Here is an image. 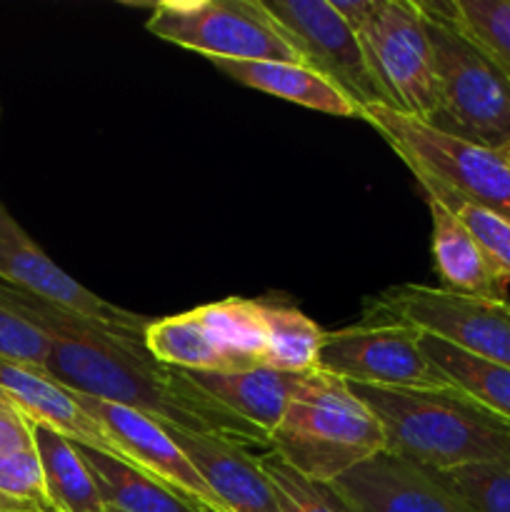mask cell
Segmentation results:
<instances>
[{
  "label": "cell",
  "instance_id": "cell-33",
  "mask_svg": "<svg viewBox=\"0 0 510 512\" xmlns=\"http://www.w3.org/2000/svg\"><path fill=\"white\" fill-rule=\"evenodd\" d=\"M500 153H503V158L508 160V165H510V148H505V150H500Z\"/></svg>",
  "mask_w": 510,
  "mask_h": 512
},
{
  "label": "cell",
  "instance_id": "cell-23",
  "mask_svg": "<svg viewBox=\"0 0 510 512\" xmlns=\"http://www.w3.org/2000/svg\"><path fill=\"white\" fill-rule=\"evenodd\" d=\"M420 345L450 385L473 395L478 403L510 423V368L463 353L433 335H423Z\"/></svg>",
  "mask_w": 510,
  "mask_h": 512
},
{
  "label": "cell",
  "instance_id": "cell-19",
  "mask_svg": "<svg viewBox=\"0 0 510 512\" xmlns=\"http://www.w3.org/2000/svg\"><path fill=\"white\" fill-rule=\"evenodd\" d=\"M35 450L45 473L50 510L53 512H105L103 495L93 470L80 455L78 445L55 430L35 423Z\"/></svg>",
  "mask_w": 510,
  "mask_h": 512
},
{
  "label": "cell",
  "instance_id": "cell-14",
  "mask_svg": "<svg viewBox=\"0 0 510 512\" xmlns=\"http://www.w3.org/2000/svg\"><path fill=\"white\" fill-rule=\"evenodd\" d=\"M203 475L215 498L228 512H280L268 475L258 455L218 435L190 433L175 425H160Z\"/></svg>",
  "mask_w": 510,
  "mask_h": 512
},
{
  "label": "cell",
  "instance_id": "cell-5",
  "mask_svg": "<svg viewBox=\"0 0 510 512\" xmlns=\"http://www.w3.org/2000/svg\"><path fill=\"white\" fill-rule=\"evenodd\" d=\"M360 120L400 155L418 185L510 220V165L500 150L455 138L388 105H368Z\"/></svg>",
  "mask_w": 510,
  "mask_h": 512
},
{
  "label": "cell",
  "instance_id": "cell-4",
  "mask_svg": "<svg viewBox=\"0 0 510 512\" xmlns=\"http://www.w3.org/2000/svg\"><path fill=\"white\" fill-rule=\"evenodd\" d=\"M433 50L435 113L428 125L468 143L510 148V80L440 3H420Z\"/></svg>",
  "mask_w": 510,
  "mask_h": 512
},
{
  "label": "cell",
  "instance_id": "cell-2",
  "mask_svg": "<svg viewBox=\"0 0 510 512\" xmlns=\"http://www.w3.org/2000/svg\"><path fill=\"white\" fill-rule=\"evenodd\" d=\"M350 388L383 425L388 443L385 453L435 473L468 465L510 463L508 420L455 385Z\"/></svg>",
  "mask_w": 510,
  "mask_h": 512
},
{
  "label": "cell",
  "instance_id": "cell-21",
  "mask_svg": "<svg viewBox=\"0 0 510 512\" xmlns=\"http://www.w3.org/2000/svg\"><path fill=\"white\" fill-rule=\"evenodd\" d=\"M205 328L213 335L228 373L265 368L268 328H265L263 300L225 298L198 308Z\"/></svg>",
  "mask_w": 510,
  "mask_h": 512
},
{
  "label": "cell",
  "instance_id": "cell-28",
  "mask_svg": "<svg viewBox=\"0 0 510 512\" xmlns=\"http://www.w3.org/2000/svg\"><path fill=\"white\" fill-rule=\"evenodd\" d=\"M440 475L475 512H510V463L468 465Z\"/></svg>",
  "mask_w": 510,
  "mask_h": 512
},
{
  "label": "cell",
  "instance_id": "cell-10",
  "mask_svg": "<svg viewBox=\"0 0 510 512\" xmlns=\"http://www.w3.org/2000/svg\"><path fill=\"white\" fill-rule=\"evenodd\" d=\"M305 65L343 90L360 108L385 105L358 33L330 0H260Z\"/></svg>",
  "mask_w": 510,
  "mask_h": 512
},
{
  "label": "cell",
  "instance_id": "cell-30",
  "mask_svg": "<svg viewBox=\"0 0 510 512\" xmlns=\"http://www.w3.org/2000/svg\"><path fill=\"white\" fill-rule=\"evenodd\" d=\"M0 493L28 500V503H38L48 512H53L50 510L48 488H45V473L43 465H40L38 450H20V453L0 458Z\"/></svg>",
  "mask_w": 510,
  "mask_h": 512
},
{
  "label": "cell",
  "instance_id": "cell-24",
  "mask_svg": "<svg viewBox=\"0 0 510 512\" xmlns=\"http://www.w3.org/2000/svg\"><path fill=\"white\" fill-rule=\"evenodd\" d=\"M263 315L268 328L265 368L283 373H310L318 368L325 330L315 320L285 303H263Z\"/></svg>",
  "mask_w": 510,
  "mask_h": 512
},
{
  "label": "cell",
  "instance_id": "cell-8",
  "mask_svg": "<svg viewBox=\"0 0 510 512\" xmlns=\"http://www.w3.org/2000/svg\"><path fill=\"white\" fill-rule=\"evenodd\" d=\"M355 33L385 105L428 123L435 113V73L418 0H373Z\"/></svg>",
  "mask_w": 510,
  "mask_h": 512
},
{
  "label": "cell",
  "instance_id": "cell-1",
  "mask_svg": "<svg viewBox=\"0 0 510 512\" xmlns=\"http://www.w3.org/2000/svg\"><path fill=\"white\" fill-rule=\"evenodd\" d=\"M0 300L50 340L45 373L75 393L135 410L158 425L270 448V435L210 398L185 370L153 360L145 345L118 338L93 320L0 283Z\"/></svg>",
  "mask_w": 510,
  "mask_h": 512
},
{
  "label": "cell",
  "instance_id": "cell-12",
  "mask_svg": "<svg viewBox=\"0 0 510 512\" xmlns=\"http://www.w3.org/2000/svg\"><path fill=\"white\" fill-rule=\"evenodd\" d=\"M75 400L90 418H95L108 430L110 438L128 455L133 468H138L148 478L170 485L173 490L183 493L185 498L205 505L208 510L228 512L223 508V503L215 498L213 490L208 488L203 475L193 468V463L185 458L183 450L170 440V435L155 420L145 418V415L135 413L130 408H123V405L90 398V395L83 393H75Z\"/></svg>",
  "mask_w": 510,
  "mask_h": 512
},
{
  "label": "cell",
  "instance_id": "cell-16",
  "mask_svg": "<svg viewBox=\"0 0 510 512\" xmlns=\"http://www.w3.org/2000/svg\"><path fill=\"white\" fill-rule=\"evenodd\" d=\"M188 373V370H185ZM203 393L218 400L223 408L273 435L303 383L305 373H283L275 368L235 370V373H188Z\"/></svg>",
  "mask_w": 510,
  "mask_h": 512
},
{
  "label": "cell",
  "instance_id": "cell-31",
  "mask_svg": "<svg viewBox=\"0 0 510 512\" xmlns=\"http://www.w3.org/2000/svg\"><path fill=\"white\" fill-rule=\"evenodd\" d=\"M33 430L35 423L28 418V413L0 385V458L35 448Z\"/></svg>",
  "mask_w": 510,
  "mask_h": 512
},
{
  "label": "cell",
  "instance_id": "cell-27",
  "mask_svg": "<svg viewBox=\"0 0 510 512\" xmlns=\"http://www.w3.org/2000/svg\"><path fill=\"white\" fill-rule=\"evenodd\" d=\"M420 190H423V195L440 200L470 230V235L478 240L485 258L493 265L495 273L500 275V280L510 285V220L500 218V215L490 213V210L478 208V205L465 203V200L443 193V190L433 188V185H420Z\"/></svg>",
  "mask_w": 510,
  "mask_h": 512
},
{
  "label": "cell",
  "instance_id": "cell-32",
  "mask_svg": "<svg viewBox=\"0 0 510 512\" xmlns=\"http://www.w3.org/2000/svg\"><path fill=\"white\" fill-rule=\"evenodd\" d=\"M0 512H48L43 505L28 503V500L13 498V495L0 493Z\"/></svg>",
  "mask_w": 510,
  "mask_h": 512
},
{
  "label": "cell",
  "instance_id": "cell-11",
  "mask_svg": "<svg viewBox=\"0 0 510 512\" xmlns=\"http://www.w3.org/2000/svg\"><path fill=\"white\" fill-rule=\"evenodd\" d=\"M0 283L30 298L45 300L65 313L93 320L118 338L145 345V330L150 320L98 298L85 285L70 278L20 228L3 203H0Z\"/></svg>",
  "mask_w": 510,
  "mask_h": 512
},
{
  "label": "cell",
  "instance_id": "cell-13",
  "mask_svg": "<svg viewBox=\"0 0 510 512\" xmlns=\"http://www.w3.org/2000/svg\"><path fill=\"white\" fill-rule=\"evenodd\" d=\"M360 512H475L443 475L380 453L335 480Z\"/></svg>",
  "mask_w": 510,
  "mask_h": 512
},
{
  "label": "cell",
  "instance_id": "cell-9",
  "mask_svg": "<svg viewBox=\"0 0 510 512\" xmlns=\"http://www.w3.org/2000/svg\"><path fill=\"white\" fill-rule=\"evenodd\" d=\"M423 333L390 320H360L325 333L318 370L370 388H435L445 375L430 363L420 345Z\"/></svg>",
  "mask_w": 510,
  "mask_h": 512
},
{
  "label": "cell",
  "instance_id": "cell-18",
  "mask_svg": "<svg viewBox=\"0 0 510 512\" xmlns=\"http://www.w3.org/2000/svg\"><path fill=\"white\" fill-rule=\"evenodd\" d=\"M210 63L245 88L275 95V98L303 105L308 110H318V113L360 120L358 105L305 63H285V60H248V63L210 60Z\"/></svg>",
  "mask_w": 510,
  "mask_h": 512
},
{
  "label": "cell",
  "instance_id": "cell-7",
  "mask_svg": "<svg viewBox=\"0 0 510 512\" xmlns=\"http://www.w3.org/2000/svg\"><path fill=\"white\" fill-rule=\"evenodd\" d=\"M365 320L410 325L463 353L510 368V300L475 298L408 283L370 300Z\"/></svg>",
  "mask_w": 510,
  "mask_h": 512
},
{
  "label": "cell",
  "instance_id": "cell-26",
  "mask_svg": "<svg viewBox=\"0 0 510 512\" xmlns=\"http://www.w3.org/2000/svg\"><path fill=\"white\" fill-rule=\"evenodd\" d=\"M440 8L510 80V0H445Z\"/></svg>",
  "mask_w": 510,
  "mask_h": 512
},
{
  "label": "cell",
  "instance_id": "cell-20",
  "mask_svg": "<svg viewBox=\"0 0 510 512\" xmlns=\"http://www.w3.org/2000/svg\"><path fill=\"white\" fill-rule=\"evenodd\" d=\"M78 450L88 468L93 470L95 483H98L108 508L120 512H213L205 505L185 498L170 485L148 478L133 465H125L90 448H80V445Z\"/></svg>",
  "mask_w": 510,
  "mask_h": 512
},
{
  "label": "cell",
  "instance_id": "cell-25",
  "mask_svg": "<svg viewBox=\"0 0 510 512\" xmlns=\"http://www.w3.org/2000/svg\"><path fill=\"white\" fill-rule=\"evenodd\" d=\"M263 473L268 475L270 488L280 512H360L335 483H323L298 473L273 450L258 455Z\"/></svg>",
  "mask_w": 510,
  "mask_h": 512
},
{
  "label": "cell",
  "instance_id": "cell-15",
  "mask_svg": "<svg viewBox=\"0 0 510 512\" xmlns=\"http://www.w3.org/2000/svg\"><path fill=\"white\" fill-rule=\"evenodd\" d=\"M0 385L13 395L15 403L28 413L33 423L55 430L80 448H90L125 465H133L120 445L110 438L108 430L80 408L73 390L50 378L45 370L0 360Z\"/></svg>",
  "mask_w": 510,
  "mask_h": 512
},
{
  "label": "cell",
  "instance_id": "cell-34",
  "mask_svg": "<svg viewBox=\"0 0 510 512\" xmlns=\"http://www.w3.org/2000/svg\"><path fill=\"white\" fill-rule=\"evenodd\" d=\"M105 512H120V510H115V508H108Z\"/></svg>",
  "mask_w": 510,
  "mask_h": 512
},
{
  "label": "cell",
  "instance_id": "cell-29",
  "mask_svg": "<svg viewBox=\"0 0 510 512\" xmlns=\"http://www.w3.org/2000/svg\"><path fill=\"white\" fill-rule=\"evenodd\" d=\"M50 340L0 300V360L45 370Z\"/></svg>",
  "mask_w": 510,
  "mask_h": 512
},
{
  "label": "cell",
  "instance_id": "cell-35",
  "mask_svg": "<svg viewBox=\"0 0 510 512\" xmlns=\"http://www.w3.org/2000/svg\"><path fill=\"white\" fill-rule=\"evenodd\" d=\"M0 115H3V105H0Z\"/></svg>",
  "mask_w": 510,
  "mask_h": 512
},
{
  "label": "cell",
  "instance_id": "cell-6",
  "mask_svg": "<svg viewBox=\"0 0 510 512\" xmlns=\"http://www.w3.org/2000/svg\"><path fill=\"white\" fill-rule=\"evenodd\" d=\"M145 30L208 60L303 63L260 0H165L153 5Z\"/></svg>",
  "mask_w": 510,
  "mask_h": 512
},
{
  "label": "cell",
  "instance_id": "cell-17",
  "mask_svg": "<svg viewBox=\"0 0 510 512\" xmlns=\"http://www.w3.org/2000/svg\"><path fill=\"white\" fill-rule=\"evenodd\" d=\"M433 220V263L440 288L488 300H508V285L500 280L470 230L440 200L425 195Z\"/></svg>",
  "mask_w": 510,
  "mask_h": 512
},
{
  "label": "cell",
  "instance_id": "cell-3",
  "mask_svg": "<svg viewBox=\"0 0 510 512\" xmlns=\"http://www.w3.org/2000/svg\"><path fill=\"white\" fill-rule=\"evenodd\" d=\"M270 450L298 473L335 483L360 463L385 453L388 443L380 420L353 388L315 368L305 373L270 435Z\"/></svg>",
  "mask_w": 510,
  "mask_h": 512
},
{
  "label": "cell",
  "instance_id": "cell-22",
  "mask_svg": "<svg viewBox=\"0 0 510 512\" xmlns=\"http://www.w3.org/2000/svg\"><path fill=\"white\" fill-rule=\"evenodd\" d=\"M145 350L153 360L188 373H228L213 335L205 328L198 308L170 318L150 320Z\"/></svg>",
  "mask_w": 510,
  "mask_h": 512
}]
</instances>
